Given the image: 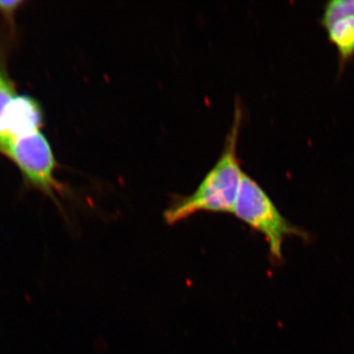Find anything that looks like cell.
<instances>
[{
    "mask_svg": "<svg viewBox=\"0 0 354 354\" xmlns=\"http://www.w3.org/2000/svg\"><path fill=\"white\" fill-rule=\"evenodd\" d=\"M20 4V1H0V11L6 13L13 12Z\"/></svg>",
    "mask_w": 354,
    "mask_h": 354,
    "instance_id": "7",
    "label": "cell"
},
{
    "mask_svg": "<svg viewBox=\"0 0 354 354\" xmlns=\"http://www.w3.org/2000/svg\"><path fill=\"white\" fill-rule=\"evenodd\" d=\"M35 187L53 196L57 189L55 174L57 162L53 149L39 130L13 137L6 153Z\"/></svg>",
    "mask_w": 354,
    "mask_h": 354,
    "instance_id": "3",
    "label": "cell"
},
{
    "mask_svg": "<svg viewBox=\"0 0 354 354\" xmlns=\"http://www.w3.org/2000/svg\"><path fill=\"white\" fill-rule=\"evenodd\" d=\"M41 120L38 104L30 97L17 95L7 109L2 128L10 141L13 137L39 130Z\"/></svg>",
    "mask_w": 354,
    "mask_h": 354,
    "instance_id": "5",
    "label": "cell"
},
{
    "mask_svg": "<svg viewBox=\"0 0 354 354\" xmlns=\"http://www.w3.org/2000/svg\"><path fill=\"white\" fill-rule=\"evenodd\" d=\"M321 25L334 44L342 66L354 57V0H330L324 7Z\"/></svg>",
    "mask_w": 354,
    "mask_h": 354,
    "instance_id": "4",
    "label": "cell"
},
{
    "mask_svg": "<svg viewBox=\"0 0 354 354\" xmlns=\"http://www.w3.org/2000/svg\"><path fill=\"white\" fill-rule=\"evenodd\" d=\"M16 97H17V95H16L12 84L0 71V152L3 153H6L9 140L4 134L2 121H3L7 109Z\"/></svg>",
    "mask_w": 354,
    "mask_h": 354,
    "instance_id": "6",
    "label": "cell"
},
{
    "mask_svg": "<svg viewBox=\"0 0 354 354\" xmlns=\"http://www.w3.org/2000/svg\"><path fill=\"white\" fill-rule=\"evenodd\" d=\"M242 109L235 104L234 121L227 133L220 158L202 179L196 189L188 195L172 198L165 209L167 225H176L197 213L232 214L245 172L242 171L237 145L241 131Z\"/></svg>",
    "mask_w": 354,
    "mask_h": 354,
    "instance_id": "1",
    "label": "cell"
},
{
    "mask_svg": "<svg viewBox=\"0 0 354 354\" xmlns=\"http://www.w3.org/2000/svg\"><path fill=\"white\" fill-rule=\"evenodd\" d=\"M232 215L265 237L270 258L276 264L283 262L286 239L295 236L308 241L310 237L308 232L285 218L262 186L246 174Z\"/></svg>",
    "mask_w": 354,
    "mask_h": 354,
    "instance_id": "2",
    "label": "cell"
}]
</instances>
